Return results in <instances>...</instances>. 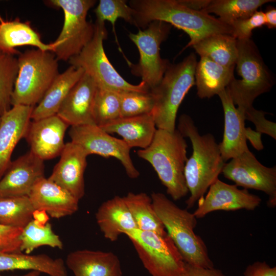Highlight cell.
I'll use <instances>...</instances> for the list:
<instances>
[{
    "mask_svg": "<svg viewBox=\"0 0 276 276\" xmlns=\"http://www.w3.org/2000/svg\"><path fill=\"white\" fill-rule=\"evenodd\" d=\"M134 25L145 29L153 21L168 23L185 32L190 41L183 50L203 38L218 33L232 35L231 27L203 11L188 8L178 0H132Z\"/></svg>",
    "mask_w": 276,
    "mask_h": 276,
    "instance_id": "6da1fadb",
    "label": "cell"
},
{
    "mask_svg": "<svg viewBox=\"0 0 276 276\" xmlns=\"http://www.w3.org/2000/svg\"><path fill=\"white\" fill-rule=\"evenodd\" d=\"M177 130L184 137L189 138L193 149L185 168L186 182L190 193L186 201L188 210L193 207L218 179L225 162L214 136L210 133L200 135L189 115H181Z\"/></svg>",
    "mask_w": 276,
    "mask_h": 276,
    "instance_id": "7a4b0ae2",
    "label": "cell"
},
{
    "mask_svg": "<svg viewBox=\"0 0 276 276\" xmlns=\"http://www.w3.org/2000/svg\"><path fill=\"white\" fill-rule=\"evenodd\" d=\"M187 147L185 137L177 129L171 132L157 129L150 144L137 151L139 157L151 165L174 200L189 193L185 176Z\"/></svg>",
    "mask_w": 276,
    "mask_h": 276,
    "instance_id": "3957f363",
    "label": "cell"
},
{
    "mask_svg": "<svg viewBox=\"0 0 276 276\" xmlns=\"http://www.w3.org/2000/svg\"><path fill=\"white\" fill-rule=\"evenodd\" d=\"M151 198L155 211L184 261L195 266L214 268L204 242L194 232L197 221L194 214L179 208L162 193L153 192Z\"/></svg>",
    "mask_w": 276,
    "mask_h": 276,
    "instance_id": "277c9868",
    "label": "cell"
},
{
    "mask_svg": "<svg viewBox=\"0 0 276 276\" xmlns=\"http://www.w3.org/2000/svg\"><path fill=\"white\" fill-rule=\"evenodd\" d=\"M197 63L193 53L178 63H170L160 82L150 90L154 99L151 114L157 129L171 132L175 130L179 107L195 84Z\"/></svg>",
    "mask_w": 276,
    "mask_h": 276,
    "instance_id": "5b68a950",
    "label": "cell"
},
{
    "mask_svg": "<svg viewBox=\"0 0 276 276\" xmlns=\"http://www.w3.org/2000/svg\"><path fill=\"white\" fill-rule=\"evenodd\" d=\"M237 71L241 79H232L226 87L234 105L243 113L256 98L270 91L274 79L258 49L250 39H237Z\"/></svg>",
    "mask_w": 276,
    "mask_h": 276,
    "instance_id": "8992f818",
    "label": "cell"
},
{
    "mask_svg": "<svg viewBox=\"0 0 276 276\" xmlns=\"http://www.w3.org/2000/svg\"><path fill=\"white\" fill-rule=\"evenodd\" d=\"M18 73L11 96V105L35 106L58 75L55 55L39 49L19 54Z\"/></svg>",
    "mask_w": 276,
    "mask_h": 276,
    "instance_id": "52a82bcc",
    "label": "cell"
},
{
    "mask_svg": "<svg viewBox=\"0 0 276 276\" xmlns=\"http://www.w3.org/2000/svg\"><path fill=\"white\" fill-rule=\"evenodd\" d=\"M94 25L93 38L78 54L69 59L71 65L82 68L93 79L98 87L117 91L149 92V86L143 81L136 85L131 84L116 70L103 47V41L107 36L105 23L96 21Z\"/></svg>",
    "mask_w": 276,
    "mask_h": 276,
    "instance_id": "ba28073f",
    "label": "cell"
},
{
    "mask_svg": "<svg viewBox=\"0 0 276 276\" xmlns=\"http://www.w3.org/2000/svg\"><path fill=\"white\" fill-rule=\"evenodd\" d=\"M96 3L95 0H50L47 4L61 8L64 14L61 31L52 43V53L57 60L67 61L78 54L91 40L94 24L87 21V13Z\"/></svg>",
    "mask_w": 276,
    "mask_h": 276,
    "instance_id": "9c48e42d",
    "label": "cell"
},
{
    "mask_svg": "<svg viewBox=\"0 0 276 276\" xmlns=\"http://www.w3.org/2000/svg\"><path fill=\"white\" fill-rule=\"evenodd\" d=\"M152 276H179L186 263L168 235L134 229L124 233Z\"/></svg>",
    "mask_w": 276,
    "mask_h": 276,
    "instance_id": "30bf717a",
    "label": "cell"
},
{
    "mask_svg": "<svg viewBox=\"0 0 276 276\" xmlns=\"http://www.w3.org/2000/svg\"><path fill=\"white\" fill-rule=\"evenodd\" d=\"M171 27L168 23L156 20L145 29H140L136 34L129 33V38L137 47L140 54L137 63L134 64L127 61L131 72L141 78L150 90L158 84L170 64L168 60L161 58L160 46L167 39Z\"/></svg>",
    "mask_w": 276,
    "mask_h": 276,
    "instance_id": "8fae6325",
    "label": "cell"
},
{
    "mask_svg": "<svg viewBox=\"0 0 276 276\" xmlns=\"http://www.w3.org/2000/svg\"><path fill=\"white\" fill-rule=\"evenodd\" d=\"M69 135L71 142L81 147L87 155L114 157L120 162L130 178L139 176L140 172L130 156L131 148L122 139L111 136L96 124L72 126Z\"/></svg>",
    "mask_w": 276,
    "mask_h": 276,
    "instance_id": "7c38bea8",
    "label": "cell"
},
{
    "mask_svg": "<svg viewBox=\"0 0 276 276\" xmlns=\"http://www.w3.org/2000/svg\"><path fill=\"white\" fill-rule=\"evenodd\" d=\"M222 173L226 178L244 189L262 191L268 196L267 205L276 206V167L262 165L249 150L225 163Z\"/></svg>",
    "mask_w": 276,
    "mask_h": 276,
    "instance_id": "4fadbf2b",
    "label": "cell"
},
{
    "mask_svg": "<svg viewBox=\"0 0 276 276\" xmlns=\"http://www.w3.org/2000/svg\"><path fill=\"white\" fill-rule=\"evenodd\" d=\"M261 198L248 192L239 189L236 185H229L217 179L209 187L205 197L198 201V207L193 213L196 218L205 217L216 211H253L261 204Z\"/></svg>",
    "mask_w": 276,
    "mask_h": 276,
    "instance_id": "5bb4252c",
    "label": "cell"
},
{
    "mask_svg": "<svg viewBox=\"0 0 276 276\" xmlns=\"http://www.w3.org/2000/svg\"><path fill=\"white\" fill-rule=\"evenodd\" d=\"M69 125L57 114L30 122L25 137L32 153L44 160L60 155Z\"/></svg>",
    "mask_w": 276,
    "mask_h": 276,
    "instance_id": "9a60e30c",
    "label": "cell"
},
{
    "mask_svg": "<svg viewBox=\"0 0 276 276\" xmlns=\"http://www.w3.org/2000/svg\"><path fill=\"white\" fill-rule=\"evenodd\" d=\"M43 162L31 151L11 161L0 179V196H29L36 182L44 177Z\"/></svg>",
    "mask_w": 276,
    "mask_h": 276,
    "instance_id": "2e32d148",
    "label": "cell"
},
{
    "mask_svg": "<svg viewBox=\"0 0 276 276\" xmlns=\"http://www.w3.org/2000/svg\"><path fill=\"white\" fill-rule=\"evenodd\" d=\"M60 156L48 179L80 200L85 194L84 174L88 155L81 147L71 141L65 143Z\"/></svg>",
    "mask_w": 276,
    "mask_h": 276,
    "instance_id": "e0dca14e",
    "label": "cell"
},
{
    "mask_svg": "<svg viewBox=\"0 0 276 276\" xmlns=\"http://www.w3.org/2000/svg\"><path fill=\"white\" fill-rule=\"evenodd\" d=\"M97 85L84 73L66 97L57 115L69 126L95 124L93 108Z\"/></svg>",
    "mask_w": 276,
    "mask_h": 276,
    "instance_id": "ac0fdd59",
    "label": "cell"
},
{
    "mask_svg": "<svg viewBox=\"0 0 276 276\" xmlns=\"http://www.w3.org/2000/svg\"><path fill=\"white\" fill-rule=\"evenodd\" d=\"M28 197L35 210H43L53 218L72 215L79 209V200L45 177L36 182Z\"/></svg>",
    "mask_w": 276,
    "mask_h": 276,
    "instance_id": "d6986e66",
    "label": "cell"
},
{
    "mask_svg": "<svg viewBox=\"0 0 276 276\" xmlns=\"http://www.w3.org/2000/svg\"><path fill=\"white\" fill-rule=\"evenodd\" d=\"M34 106L17 105L1 116L0 123V179L11 160L12 152L25 137Z\"/></svg>",
    "mask_w": 276,
    "mask_h": 276,
    "instance_id": "ffe728a7",
    "label": "cell"
},
{
    "mask_svg": "<svg viewBox=\"0 0 276 276\" xmlns=\"http://www.w3.org/2000/svg\"><path fill=\"white\" fill-rule=\"evenodd\" d=\"M219 96L224 112V132L219 144L221 156L226 162L249 150L245 136L244 114L235 107L227 88Z\"/></svg>",
    "mask_w": 276,
    "mask_h": 276,
    "instance_id": "44dd1931",
    "label": "cell"
},
{
    "mask_svg": "<svg viewBox=\"0 0 276 276\" xmlns=\"http://www.w3.org/2000/svg\"><path fill=\"white\" fill-rule=\"evenodd\" d=\"M74 276H122L118 257L112 252L89 249L69 253L65 262Z\"/></svg>",
    "mask_w": 276,
    "mask_h": 276,
    "instance_id": "7402d4cb",
    "label": "cell"
},
{
    "mask_svg": "<svg viewBox=\"0 0 276 276\" xmlns=\"http://www.w3.org/2000/svg\"><path fill=\"white\" fill-rule=\"evenodd\" d=\"M108 133H117L131 148H147L151 143L157 128L151 113L120 117L100 127Z\"/></svg>",
    "mask_w": 276,
    "mask_h": 276,
    "instance_id": "603a6c76",
    "label": "cell"
},
{
    "mask_svg": "<svg viewBox=\"0 0 276 276\" xmlns=\"http://www.w3.org/2000/svg\"><path fill=\"white\" fill-rule=\"evenodd\" d=\"M95 216L104 237L111 242L121 234L137 228L123 197L119 196L102 203Z\"/></svg>",
    "mask_w": 276,
    "mask_h": 276,
    "instance_id": "cb8c5ba5",
    "label": "cell"
},
{
    "mask_svg": "<svg viewBox=\"0 0 276 276\" xmlns=\"http://www.w3.org/2000/svg\"><path fill=\"white\" fill-rule=\"evenodd\" d=\"M84 73L82 68L71 65L59 74L40 101L34 107L31 119L37 120L57 114L68 93Z\"/></svg>",
    "mask_w": 276,
    "mask_h": 276,
    "instance_id": "d4e9b609",
    "label": "cell"
},
{
    "mask_svg": "<svg viewBox=\"0 0 276 276\" xmlns=\"http://www.w3.org/2000/svg\"><path fill=\"white\" fill-rule=\"evenodd\" d=\"M23 45L35 47L43 51H54L53 44L43 43L29 22L20 21L19 18L4 20L0 15V51L14 56L20 54L16 48Z\"/></svg>",
    "mask_w": 276,
    "mask_h": 276,
    "instance_id": "484cf974",
    "label": "cell"
},
{
    "mask_svg": "<svg viewBox=\"0 0 276 276\" xmlns=\"http://www.w3.org/2000/svg\"><path fill=\"white\" fill-rule=\"evenodd\" d=\"M29 270L49 276H68L65 262L45 254L31 255L22 252H0V272Z\"/></svg>",
    "mask_w": 276,
    "mask_h": 276,
    "instance_id": "4316f807",
    "label": "cell"
},
{
    "mask_svg": "<svg viewBox=\"0 0 276 276\" xmlns=\"http://www.w3.org/2000/svg\"><path fill=\"white\" fill-rule=\"evenodd\" d=\"M234 68L235 67H225L206 57H200L195 72V84L198 96L204 99L218 95L235 77Z\"/></svg>",
    "mask_w": 276,
    "mask_h": 276,
    "instance_id": "83f0119b",
    "label": "cell"
},
{
    "mask_svg": "<svg viewBox=\"0 0 276 276\" xmlns=\"http://www.w3.org/2000/svg\"><path fill=\"white\" fill-rule=\"evenodd\" d=\"M192 47L200 57H206L225 67L236 66L238 56L237 39L231 34L210 35Z\"/></svg>",
    "mask_w": 276,
    "mask_h": 276,
    "instance_id": "f1b7e54d",
    "label": "cell"
},
{
    "mask_svg": "<svg viewBox=\"0 0 276 276\" xmlns=\"http://www.w3.org/2000/svg\"><path fill=\"white\" fill-rule=\"evenodd\" d=\"M123 198L139 229L167 234L153 208L151 196L145 193L129 192Z\"/></svg>",
    "mask_w": 276,
    "mask_h": 276,
    "instance_id": "f546056e",
    "label": "cell"
},
{
    "mask_svg": "<svg viewBox=\"0 0 276 276\" xmlns=\"http://www.w3.org/2000/svg\"><path fill=\"white\" fill-rule=\"evenodd\" d=\"M273 0H209L202 10L214 13L223 22L229 25L233 22L250 16L264 4Z\"/></svg>",
    "mask_w": 276,
    "mask_h": 276,
    "instance_id": "4dcf8cb0",
    "label": "cell"
},
{
    "mask_svg": "<svg viewBox=\"0 0 276 276\" xmlns=\"http://www.w3.org/2000/svg\"><path fill=\"white\" fill-rule=\"evenodd\" d=\"M20 239V251L27 254H30L41 246H49L60 249L63 248L60 237L54 232L50 223L41 225L34 219L22 228Z\"/></svg>",
    "mask_w": 276,
    "mask_h": 276,
    "instance_id": "1f68e13d",
    "label": "cell"
},
{
    "mask_svg": "<svg viewBox=\"0 0 276 276\" xmlns=\"http://www.w3.org/2000/svg\"><path fill=\"white\" fill-rule=\"evenodd\" d=\"M28 196H0V224L23 228L34 211Z\"/></svg>",
    "mask_w": 276,
    "mask_h": 276,
    "instance_id": "d6a6232c",
    "label": "cell"
},
{
    "mask_svg": "<svg viewBox=\"0 0 276 276\" xmlns=\"http://www.w3.org/2000/svg\"><path fill=\"white\" fill-rule=\"evenodd\" d=\"M93 117L95 124L99 127L120 118L119 91L97 87Z\"/></svg>",
    "mask_w": 276,
    "mask_h": 276,
    "instance_id": "836d02e7",
    "label": "cell"
},
{
    "mask_svg": "<svg viewBox=\"0 0 276 276\" xmlns=\"http://www.w3.org/2000/svg\"><path fill=\"white\" fill-rule=\"evenodd\" d=\"M18 60L0 51V116L11 107V96L18 73Z\"/></svg>",
    "mask_w": 276,
    "mask_h": 276,
    "instance_id": "e575fe53",
    "label": "cell"
},
{
    "mask_svg": "<svg viewBox=\"0 0 276 276\" xmlns=\"http://www.w3.org/2000/svg\"><path fill=\"white\" fill-rule=\"evenodd\" d=\"M121 117H130L151 113L154 99L150 91H119Z\"/></svg>",
    "mask_w": 276,
    "mask_h": 276,
    "instance_id": "d590c367",
    "label": "cell"
},
{
    "mask_svg": "<svg viewBox=\"0 0 276 276\" xmlns=\"http://www.w3.org/2000/svg\"><path fill=\"white\" fill-rule=\"evenodd\" d=\"M97 21L105 23V21H110L115 33V23L119 18H122L126 22L133 25L134 10L123 0H100L96 8L94 10Z\"/></svg>",
    "mask_w": 276,
    "mask_h": 276,
    "instance_id": "8d00e7d4",
    "label": "cell"
},
{
    "mask_svg": "<svg viewBox=\"0 0 276 276\" xmlns=\"http://www.w3.org/2000/svg\"><path fill=\"white\" fill-rule=\"evenodd\" d=\"M265 25L264 12L257 11L250 16L236 20L229 26L232 29L233 36L237 39H246L250 38L254 29Z\"/></svg>",
    "mask_w": 276,
    "mask_h": 276,
    "instance_id": "74e56055",
    "label": "cell"
},
{
    "mask_svg": "<svg viewBox=\"0 0 276 276\" xmlns=\"http://www.w3.org/2000/svg\"><path fill=\"white\" fill-rule=\"evenodd\" d=\"M22 228L0 224V252H21Z\"/></svg>",
    "mask_w": 276,
    "mask_h": 276,
    "instance_id": "f35d334b",
    "label": "cell"
},
{
    "mask_svg": "<svg viewBox=\"0 0 276 276\" xmlns=\"http://www.w3.org/2000/svg\"><path fill=\"white\" fill-rule=\"evenodd\" d=\"M267 113H268L257 110L252 106L245 110L243 114L245 120H248L254 124L256 131L262 134H266L275 140L276 124L265 118V115Z\"/></svg>",
    "mask_w": 276,
    "mask_h": 276,
    "instance_id": "ab89813d",
    "label": "cell"
},
{
    "mask_svg": "<svg viewBox=\"0 0 276 276\" xmlns=\"http://www.w3.org/2000/svg\"><path fill=\"white\" fill-rule=\"evenodd\" d=\"M244 276H276V267H271L266 262L256 261L248 265Z\"/></svg>",
    "mask_w": 276,
    "mask_h": 276,
    "instance_id": "60d3db41",
    "label": "cell"
},
{
    "mask_svg": "<svg viewBox=\"0 0 276 276\" xmlns=\"http://www.w3.org/2000/svg\"><path fill=\"white\" fill-rule=\"evenodd\" d=\"M179 276H226L218 269L206 268L186 264L183 272Z\"/></svg>",
    "mask_w": 276,
    "mask_h": 276,
    "instance_id": "b9f144b4",
    "label": "cell"
},
{
    "mask_svg": "<svg viewBox=\"0 0 276 276\" xmlns=\"http://www.w3.org/2000/svg\"><path fill=\"white\" fill-rule=\"evenodd\" d=\"M262 133L252 130L250 127H245V136L252 146L257 150H261L264 146L261 139Z\"/></svg>",
    "mask_w": 276,
    "mask_h": 276,
    "instance_id": "7bdbcfd3",
    "label": "cell"
},
{
    "mask_svg": "<svg viewBox=\"0 0 276 276\" xmlns=\"http://www.w3.org/2000/svg\"><path fill=\"white\" fill-rule=\"evenodd\" d=\"M178 2L191 9L202 11L206 6L209 0H178Z\"/></svg>",
    "mask_w": 276,
    "mask_h": 276,
    "instance_id": "ee69618b",
    "label": "cell"
},
{
    "mask_svg": "<svg viewBox=\"0 0 276 276\" xmlns=\"http://www.w3.org/2000/svg\"><path fill=\"white\" fill-rule=\"evenodd\" d=\"M266 20V26L269 29H273L276 27V9L273 7L267 8L264 12Z\"/></svg>",
    "mask_w": 276,
    "mask_h": 276,
    "instance_id": "f6af8a7d",
    "label": "cell"
},
{
    "mask_svg": "<svg viewBox=\"0 0 276 276\" xmlns=\"http://www.w3.org/2000/svg\"><path fill=\"white\" fill-rule=\"evenodd\" d=\"M33 219L40 224L44 225L48 222L49 217L45 211L35 210L33 213Z\"/></svg>",
    "mask_w": 276,
    "mask_h": 276,
    "instance_id": "bcb514c9",
    "label": "cell"
},
{
    "mask_svg": "<svg viewBox=\"0 0 276 276\" xmlns=\"http://www.w3.org/2000/svg\"><path fill=\"white\" fill-rule=\"evenodd\" d=\"M41 273L37 271H30L29 272L20 275H13V276H40ZM0 276H2L0 275Z\"/></svg>",
    "mask_w": 276,
    "mask_h": 276,
    "instance_id": "7dc6e473",
    "label": "cell"
},
{
    "mask_svg": "<svg viewBox=\"0 0 276 276\" xmlns=\"http://www.w3.org/2000/svg\"><path fill=\"white\" fill-rule=\"evenodd\" d=\"M1 116H0V123H1Z\"/></svg>",
    "mask_w": 276,
    "mask_h": 276,
    "instance_id": "c3c4849f",
    "label": "cell"
}]
</instances>
